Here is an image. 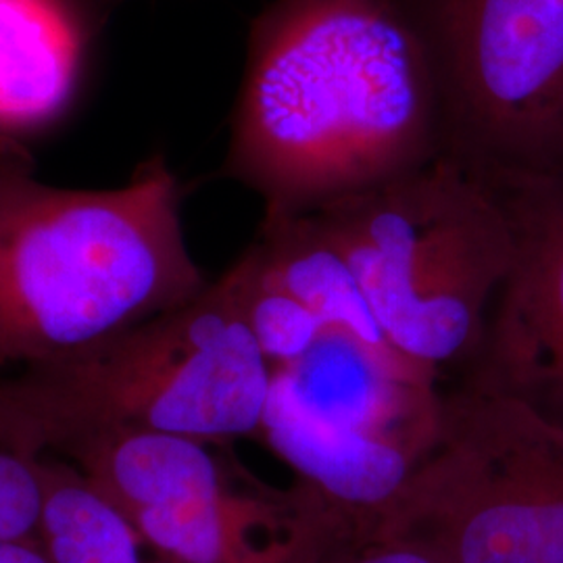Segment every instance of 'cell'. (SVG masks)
I'll return each instance as SVG.
<instances>
[{"mask_svg": "<svg viewBox=\"0 0 563 563\" xmlns=\"http://www.w3.org/2000/svg\"><path fill=\"white\" fill-rule=\"evenodd\" d=\"M441 155L422 46L393 0H272L251 23L223 172L297 216Z\"/></svg>", "mask_w": 563, "mask_h": 563, "instance_id": "6da1fadb", "label": "cell"}, {"mask_svg": "<svg viewBox=\"0 0 563 563\" xmlns=\"http://www.w3.org/2000/svg\"><path fill=\"white\" fill-rule=\"evenodd\" d=\"M163 155L109 190L38 180L27 146L0 142V376L59 362L207 288Z\"/></svg>", "mask_w": 563, "mask_h": 563, "instance_id": "7a4b0ae2", "label": "cell"}, {"mask_svg": "<svg viewBox=\"0 0 563 563\" xmlns=\"http://www.w3.org/2000/svg\"><path fill=\"white\" fill-rule=\"evenodd\" d=\"M2 383L44 453L101 430L225 444L260 434L272 365L220 278L190 301Z\"/></svg>", "mask_w": 563, "mask_h": 563, "instance_id": "3957f363", "label": "cell"}, {"mask_svg": "<svg viewBox=\"0 0 563 563\" xmlns=\"http://www.w3.org/2000/svg\"><path fill=\"white\" fill-rule=\"evenodd\" d=\"M390 344L439 374L483 349L516 257L501 197L460 163L422 167L318 211Z\"/></svg>", "mask_w": 563, "mask_h": 563, "instance_id": "277c9868", "label": "cell"}, {"mask_svg": "<svg viewBox=\"0 0 563 563\" xmlns=\"http://www.w3.org/2000/svg\"><path fill=\"white\" fill-rule=\"evenodd\" d=\"M367 516L443 563H563V423L472 374L441 395L432 441Z\"/></svg>", "mask_w": 563, "mask_h": 563, "instance_id": "5b68a950", "label": "cell"}, {"mask_svg": "<svg viewBox=\"0 0 563 563\" xmlns=\"http://www.w3.org/2000/svg\"><path fill=\"white\" fill-rule=\"evenodd\" d=\"M422 46L441 155L504 188L563 162V0H393Z\"/></svg>", "mask_w": 563, "mask_h": 563, "instance_id": "8992f818", "label": "cell"}, {"mask_svg": "<svg viewBox=\"0 0 563 563\" xmlns=\"http://www.w3.org/2000/svg\"><path fill=\"white\" fill-rule=\"evenodd\" d=\"M216 446L167 432L101 430L48 453L71 463L165 563H274L290 495L246 481Z\"/></svg>", "mask_w": 563, "mask_h": 563, "instance_id": "52a82bcc", "label": "cell"}, {"mask_svg": "<svg viewBox=\"0 0 563 563\" xmlns=\"http://www.w3.org/2000/svg\"><path fill=\"white\" fill-rule=\"evenodd\" d=\"M497 195L514 225L516 257L474 376L563 423V180L518 181Z\"/></svg>", "mask_w": 563, "mask_h": 563, "instance_id": "ba28073f", "label": "cell"}, {"mask_svg": "<svg viewBox=\"0 0 563 563\" xmlns=\"http://www.w3.org/2000/svg\"><path fill=\"white\" fill-rule=\"evenodd\" d=\"M88 44L80 0H0V142L25 146L69 115Z\"/></svg>", "mask_w": 563, "mask_h": 563, "instance_id": "9c48e42d", "label": "cell"}, {"mask_svg": "<svg viewBox=\"0 0 563 563\" xmlns=\"http://www.w3.org/2000/svg\"><path fill=\"white\" fill-rule=\"evenodd\" d=\"M260 434L297 470L305 488L362 511L395 497L420 457L402 444L316 416L274 369Z\"/></svg>", "mask_w": 563, "mask_h": 563, "instance_id": "30bf717a", "label": "cell"}, {"mask_svg": "<svg viewBox=\"0 0 563 563\" xmlns=\"http://www.w3.org/2000/svg\"><path fill=\"white\" fill-rule=\"evenodd\" d=\"M249 249L274 280L318 316L323 328L355 336L390 362L428 369L407 360L386 339L351 263L318 213L263 216Z\"/></svg>", "mask_w": 563, "mask_h": 563, "instance_id": "8fae6325", "label": "cell"}, {"mask_svg": "<svg viewBox=\"0 0 563 563\" xmlns=\"http://www.w3.org/2000/svg\"><path fill=\"white\" fill-rule=\"evenodd\" d=\"M38 539L53 563H165L71 463L51 453Z\"/></svg>", "mask_w": 563, "mask_h": 563, "instance_id": "7c38bea8", "label": "cell"}, {"mask_svg": "<svg viewBox=\"0 0 563 563\" xmlns=\"http://www.w3.org/2000/svg\"><path fill=\"white\" fill-rule=\"evenodd\" d=\"M290 501L288 530L274 563H443L376 534L367 511L330 504L305 486Z\"/></svg>", "mask_w": 563, "mask_h": 563, "instance_id": "4fadbf2b", "label": "cell"}, {"mask_svg": "<svg viewBox=\"0 0 563 563\" xmlns=\"http://www.w3.org/2000/svg\"><path fill=\"white\" fill-rule=\"evenodd\" d=\"M222 278L272 367L299 362L322 336L325 328L318 316L274 280L251 249Z\"/></svg>", "mask_w": 563, "mask_h": 563, "instance_id": "5bb4252c", "label": "cell"}, {"mask_svg": "<svg viewBox=\"0 0 563 563\" xmlns=\"http://www.w3.org/2000/svg\"><path fill=\"white\" fill-rule=\"evenodd\" d=\"M46 453L0 376V541L38 539Z\"/></svg>", "mask_w": 563, "mask_h": 563, "instance_id": "9a60e30c", "label": "cell"}, {"mask_svg": "<svg viewBox=\"0 0 563 563\" xmlns=\"http://www.w3.org/2000/svg\"><path fill=\"white\" fill-rule=\"evenodd\" d=\"M0 563H53L41 539L0 541Z\"/></svg>", "mask_w": 563, "mask_h": 563, "instance_id": "2e32d148", "label": "cell"}, {"mask_svg": "<svg viewBox=\"0 0 563 563\" xmlns=\"http://www.w3.org/2000/svg\"><path fill=\"white\" fill-rule=\"evenodd\" d=\"M553 178H560V180H563V162H562V167H560V172H558V174H555V176H553Z\"/></svg>", "mask_w": 563, "mask_h": 563, "instance_id": "e0dca14e", "label": "cell"}, {"mask_svg": "<svg viewBox=\"0 0 563 563\" xmlns=\"http://www.w3.org/2000/svg\"><path fill=\"white\" fill-rule=\"evenodd\" d=\"M109 2H115V0H109Z\"/></svg>", "mask_w": 563, "mask_h": 563, "instance_id": "ac0fdd59", "label": "cell"}]
</instances>
